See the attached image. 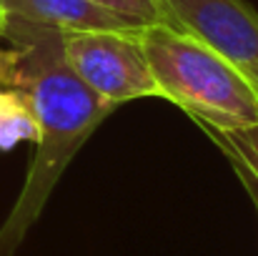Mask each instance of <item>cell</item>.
<instances>
[{
	"label": "cell",
	"instance_id": "3",
	"mask_svg": "<svg viewBox=\"0 0 258 256\" xmlns=\"http://www.w3.org/2000/svg\"><path fill=\"white\" fill-rule=\"evenodd\" d=\"M138 30L63 33V50L73 73L115 108L138 98H161Z\"/></svg>",
	"mask_w": 258,
	"mask_h": 256
},
{
	"label": "cell",
	"instance_id": "5",
	"mask_svg": "<svg viewBox=\"0 0 258 256\" xmlns=\"http://www.w3.org/2000/svg\"><path fill=\"white\" fill-rule=\"evenodd\" d=\"M3 10L8 18H18L43 28H55L60 33L143 28L90 0H3Z\"/></svg>",
	"mask_w": 258,
	"mask_h": 256
},
{
	"label": "cell",
	"instance_id": "4",
	"mask_svg": "<svg viewBox=\"0 0 258 256\" xmlns=\"http://www.w3.org/2000/svg\"><path fill=\"white\" fill-rule=\"evenodd\" d=\"M173 20L228 66L258 95V13L246 0H163Z\"/></svg>",
	"mask_w": 258,
	"mask_h": 256
},
{
	"label": "cell",
	"instance_id": "8",
	"mask_svg": "<svg viewBox=\"0 0 258 256\" xmlns=\"http://www.w3.org/2000/svg\"><path fill=\"white\" fill-rule=\"evenodd\" d=\"M211 133L243 169H248V173L258 183V123L233 131H211Z\"/></svg>",
	"mask_w": 258,
	"mask_h": 256
},
{
	"label": "cell",
	"instance_id": "7",
	"mask_svg": "<svg viewBox=\"0 0 258 256\" xmlns=\"http://www.w3.org/2000/svg\"><path fill=\"white\" fill-rule=\"evenodd\" d=\"M110 13H118L138 25H153V23H168V25H175L180 28L173 15L168 13V8L163 5V0H90ZM183 30V28H180Z\"/></svg>",
	"mask_w": 258,
	"mask_h": 256
},
{
	"label": "cell",
	"instance_id": "2",
	"mask_svg": "<svg viewBox=\"0 0 258 256\" xmlns=\"http://www.w3.org/2000/svg\"><path fill=\"white\" fill-rule=\"evenodd\" d=\"M138 38L163 100L183 108L208 131L258 123L256 90L203 40L168 23L143 25Z\"/></svg>",
	"mask_w": 258,
	"mask_h": 256
},
{
	"label": "cell",
	"instance_id": "10",
	"mask_svg": "<svg viewBox=\"0 0 258 256\" xmlns=\"http://www.w3.org/2000/svg\"><path fill=\"white\" fill-rule=\"evenodd\" d=\"M3 23H5V10H3V0H0V30H3Z\"/></svg>",
	"mask_w": 258,
	"mask_h": 256
},
{
	"label": "cell",
	"instance_id": "1",
	"mask_svg": "<svg viewBox=\"0 0 258 256\" xmlns=\"http://www.w3.org/2000/svg\"><path fill=\"white\" fill-rule=\"evenodd\" d=\"M0 40H10L18 50L10 88L28 95L38 123L25 183L0 226V256H15L40 219L63 171L115 106L95 95L73 73L66 61L60 30L5 15Z\"/></svg>",
	"mask_w": 258,
	"mask_h": 256
},
{
	"label": "cell",
	"instance_id": "6",
	"mask_svg": "<svg viewBox=\"0 0 258 256\" xmlns=\"http://www.w3.org/2000/svg\"><path fill=\"white\" fill-rule=\"evenodd\" d=\"M38 138V123L30 100L18 88H0V151L13 148L20 141Z\"/></svg>",
	"mask_w": 258,
	"mask_h": 256
},
{
	"label": "cell",
	"instance_id": "9",
	"mask_svg": "<svg viewBox=\"0 0 258 256\" xmlns=\"http://www.w3.org/2000/svg\"><path fill=\"white\" fill-rule=\"evenodd\" d=\"M15 63H18V50L0 45V88H10L13 85Z\"/></svg>",
	"mask_w": 258,
	"mask_h": 256
}]
</instances>
